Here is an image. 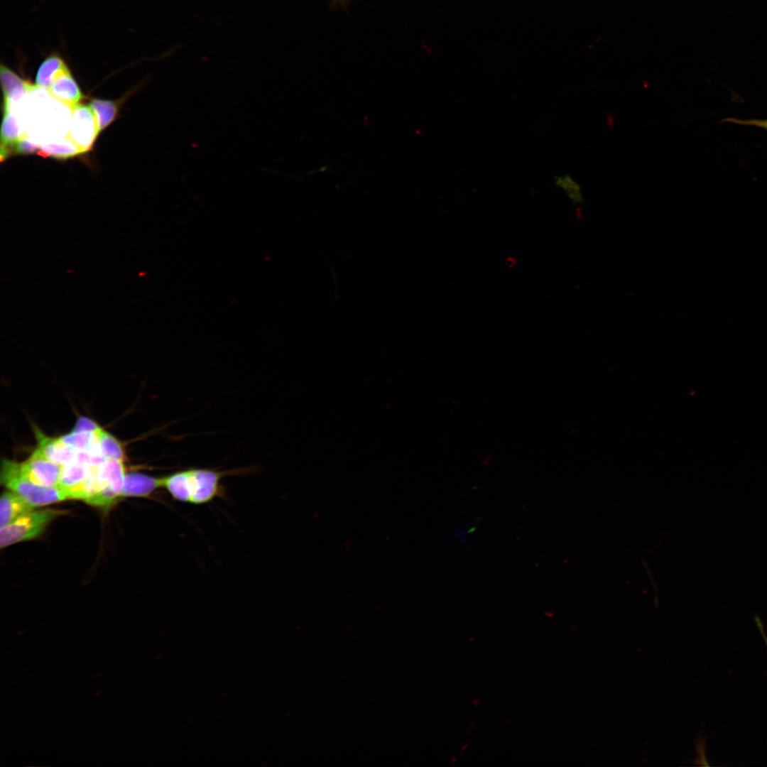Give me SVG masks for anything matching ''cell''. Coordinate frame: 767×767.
<instances>
[{"mask_svg": "<svg viewBox=\"0 0 767 767\" xmlns=\"http://www.w3.org/2000/svg\"><path fill=\"white\" fill-rule=\"evenodd\" d=\"M101 427H99L95 422L87 418H80L76 423L75 427L73 429L75 431H90L96 432Z\"/></svg>", "mask_w": 767, "mask_h": 767, "instance_id": "obj_21", "label": "cell"}, {"mask_svg": "<svg viewBox=\"0 0 767 767\" xmlns=\"http://www.w3.org/2000/svg\"><path fill=\"white\" fill-rule=\"evenodd\" d=\"M62 513V511L57 509L46 508L34 509L23 514L10 524L1 528V548L38 537Z\"/></svg>", "mask_w": 767, "mask_h": 767, "instance_id": "obj_3", "label": "cell"}, {"mask_svg": "<svg viewBox=\"0 0 767 767\" xmlns=\"http://www.w3.org/2000/svg\"><path fill=\"white\" fill-rule=\"evenodd\" d=\"M35 508L13 491L3 492L0 499V528Z\"/></svg>", "mask_w": 767, "mask_h": 767, "instance_id": "obj_10", "label": "cell"}, {"mask_svg": "<svg viewBox=\"0 0 767 767\" xmlns=\"http://www.w3.org/2000/svg\"><path fill=\"white\" fill-rule=\"evenodd\" d=\"M49 91L50 95L62 102L71 110L79 104L81 92L69 69L62 72L53 83Z\"/></svg>", "mask_w": 767, "mask_h": 767, "instance_id": "obj_9", "label": "cell"}, {"mask_svg": "<svg viewBox=\"0 0 767 767\" xmlns=\"http://www.w3.org/2000/svg\"><path fill=\"white\" fill-rule=\"evenodd\" d=\"M72 111L68 136L85 153L92 146L99 134L96 116L87 105L78 104Z\"/></svg>", "mask_w": 767, "mask_h": 767, "instance_id": "obj_4", "label": "cell"}, {"mask_svg": "<svg viewBox=\"0 0 767 767\" xmlns=\"http://www.w3.org/2000/svg\"><path fill=\"white\" fill-rule=\"evenodd\" d=\"M456 761H457V758L453 756V758L452 759V764H454L456 762Z\"/></svg>", "mask_w": 767, "mask_h": 767, "instance_id": "obj_26", "label": "cell"}, {"mask_svg": "<svg viewBox=\"0 0 767 767\" xmlns=\"http://www.w3.org/2000/svg\"><path fill=\"white\" fill-rule=\"evenodd\" d=\"M766 641H767V640H766Z\"/></svg>", "mask_w": 767, "mask_h": 767, "instance_id": "obj_27", "label": "cell"}, {"mask_svg": "<svg viewBox=\"0 0 767 767\" xmlns=\"http://www.w3.org/2000/svg\"><path fill=\"white\" fill-rule=\"evenodd\" d=\"M21 473L35 484L44 486H58L62 467L36 450L25 462L19 463Z\"/></svg>", "mask_w": 767, "mask_h": 767, "instance_id": "obj_5", "label": "cell"}, {"mask_svg": "<svg viewBox=\"0 0 767 767\" xmlns=\"http://www.w3.org/2000/svg\"><path fill=\"white\" fill-rule=\"evenodd\" d=\"M97 436L102 453L106 459L124 461V452L118 440L102 428L97 431Z\"/></svg>", "mask_w": 767, "mask_h": 767, "instance_id": "obj_17", "label": "cell"}, {"mask_svg": "<svg viewBox=\"0 0 767 767\" xmlns=\"http://www.w3.org/2000/svg\"><path fill=\"white\" fill-rule=\"evenodd\" d=\"M67 70L62 58L57 54H52L40 64L36 74V85L48 90L53 82Z\"/></svg>", "mask_w": 767, "mask_h": 767, "instance_id": "obj_13", "label": "cell"}, {"mask_svg": "<svg viewBox=\"0 0 767 767\" xmlns=\"http://www.w3.org/2000/svg\"><path fill=\"white\" fill-rule=\"evenodd\" d=\"M89 107L96 116L99 133L113 121L118 111L117 104L109 100L95 99L91 101Z\"/></svg>", "mask_w": 767, "mask_h": 767, "instance_id": "obj_16", "label": "cell"}, {"mask_svg": "<svg viewBox=\"0 0 767 767\" xmlns=\"http://www.w3.org/2000/svg\"><path fill=\"white\" fill-rule=\"evenodd\" d=\"M61 467L58 486L65 494L67 499L82 500L84 486L90 467L78 461Z\"/></svg>", "mask_w": 767, "mask_h": 767, "instance_id": "obj_6", "label": "cell"}, {"mask_svg": "<svg viewBox=\"0 0 767 767\" xmlns=\"http://www.w3.org/2000/svg\"><path fill=\"white\" fill-rule=\"evenodd\" d=\"M721 122L731 123L744 126H751L767 130V119H740L734 117H727L723 119Z\"/></svg>", "mask_w": 767, "mask_h": 767, "instance_id": "obj_20", "label": "cell"}, {"mask_svg": "<svg viewBox=\"0 0 767 767\" xmlns=\"http://www.w3.org/2000/svg\"><path fill=\"white\" fill-rule=\"evenodd\" d=\"M81 148L69 137L43 144L38 154L44 158L66 159L83 153Z\"/></svg>", "mask_w": 767, "mask_h": 767, "instance_id": "obj_14", "label": "cell"}, {"mask_svg": "<svg viewBox=\"0 0 767 767\" xmlns=\"http://www.w3.org/2000/svg\"><path fill=\"white\" fill-rule=\"evenodd\" d=\"M345 1L346 0H332V1L334 2V3H337V2H340L341 3V2Z\"/></svg>", "mask_w": 767, "mask_h": 767, "instance_id": "obj_25", "label": "cell"}, {"mask_svg": "<svg viewBox=\"0 0 767 767\" xmlns=\"http://www.w3.org/2000/svg\"><path fill=\"white\" fill-rule=\"evenodd\" d=\"M13 109L4 107V114L1 133V160L3 161L9 154V148L26 134L21 131L13 111Z\"/></svg>", "mask_w": 767, "mask_h": 767, "instance_id": "obj_12", "label": "cell"}, {"mask_svg": "<svg viewBox=\"0 0 767 767\" xmlns=\"http://www.w3.org/2000/svg\"><path fill=\"white\" fill-rule=\"evenodd\" d=\"M97 431L72 430L71 433L60 437L65 443L77 452L92 451L100 448Z\"/></svg>", "mask_w": 767, "mask_h": 767, "instance_id": "obj_15", "label": "cell"}, {"mask_svg": "<svg viewBox=\"0 0 767 767\" xmlns=\"http://www.w3.org/2000/svg\"><path fill=\"white\" fill-rule=\"evenodd\" d=\"M555 183L562 189L573 205H580L584 202L580 185L570 175L556 177Z\"/></svg>", "mask_w": 767, "mask_h": 767, "instance_id": "obj_18", "label": "cell"}, {"mask_svg": "<svg viewBox=\"0 0 767 767\" xmlns=\"http://www.w3.org/2000/svg\"><path fill=\"white\" fill-rule=\"evenodd\" d=\"M1 483L34 507L67 499L66 496L58 486H44L33 483L21 473L19 462L9 459L2 461Z\"/></svg>", "mask_w": 767, "mask_h": 767, "instance_id": "obj_2", "label": "cell"}, {"mask_svg": "<svg viewBox=\"0 0 767 767\" xmlns=\"http://www.w3.org/2000/svg\"><path fill=\"white\" fill-rule=\"evenodd\" d=\"M254 472L251 467L218 470L192 467L161 477L162 488L178 501L194 505L211 502L225 495L222 484L228 476H242Z\"/></svg>", "mask_w": 767, "mask_h": 767, "instance_id": "obj_1", "label": "cell"}, {"mask_svg": "<svg viewBox=\"0 0 767 767\" xmlns=\"http://www.w3.org/2000/svg\"><path fill=\"white\" fill-rule=\"evenodd\" d=\"M468 746H469V742H467V743L464 744V745L461 747V751H462L461 754H462L467 749Z\"/></svg>", "mask_w": 767, "mask_h": 767, "instance_id": "obj_23", "label": "cell"}, {"mask_svg": "<svg viewBox=\"0 0 767 767\" xmlns=\"http://www.w3.org/2000/svg\"><path fill=\"white\" fill-rule=\"evenodd\" d=\"M0 77L4 98V107L13 106L33 87L4 64L1 65Z\"/></svg>", "mask_w": 767, "mask_h": 767, "instance_id": "obj_8", "label": "cell"}, {"mask_svg": "<svg viewBox=\"0 0 767 767\" xmlns=\"http://www.w3.org/2000/svg\"><path fill=\"white\" fill-rule=\"evenodd\" d=\"M474 724H475V719H473V720H472V721L471 722V724H470V725H469V728L467 729V734H469V730L472 731V730L474 729Z\"/></svg>", "mask_w": 767, "mask_h": 767, "instance_id": "obj_22", "label": "cell"}, {"mask_svg": "<svg viewBox=\"0 0 767 767\" xmlns=\"http://www.w3.org/2000/svg\"><path fill=\"white\" fill-rule=\"evenodd\" d=\"M159 488H162L161 477L140 473L127 474L125 475L121 497H147Z\"/></svg>", "mask_w": 767, "mask_h": 767, "instance_id": "obj_11", "label": "cell"}, {"mask_svg": "<svg viewBox=\"0 0 767 767\" xmlns=\"http://www.w3.org/2000/svg\"><path fill=\"white\" fill-rule=\"evenodd\" d=\"M473 704L476 707H478L480 705V700L479 698H476L475 700H473Z\"/></svg>", "mask_w": 767, "mask_h": 767, "instance_id": "obj_24", "label": "cell"}, {"mask_svg": "<svg viewBox=\"0 0 767 767\" xmlns=\"http://www.w3.org/2000/svg\"><path fill=\"white\" fill-rule=\"evenodd\" d=\"M38 445L36 451L48 460L60 466L77 461V451L65 443L60 437H51L37 430Z\"/></svg>", "mask_w": 767, "mask_h": 767, "instance_id": "obj_7", "label": "cell"}, {"mask_svg": "<svg viewBox=\"0 0 767 767\" xmlns=\"http://www.w3.org/2000/svg\"><path fill=\"white\" fill-rule=\"evenodd\" d=\"M14 152L21 154H30L40 150L41 146L28 140V137H23L13 146Z\"/></svg>", "mask_w": 767, "mask_h": 767, "instance_id": "obj_19", "label": "cell"}]
</instances>
